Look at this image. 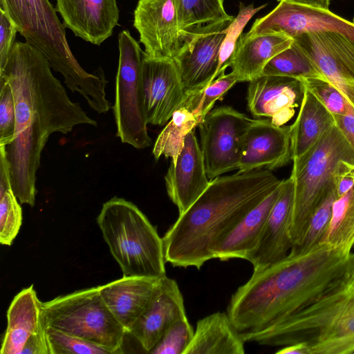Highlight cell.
<instances>
[{"instance_id":"cell-1","label":"cell","mask_w":354,"mask_h":354,"mask_svg":"<svg viewBox=\"0 0 354 354\" xmlns=\"http://www.w3.org/2000/svg\"><path fill=\"white\" fill-rule=\"evenodd\" d=\"M46 58L26 42L15 41L0 78L9 84L15 101V133L6 146L11 183L21 204H35L36 173L50 136L66 134L80 124L97 127L80 103L69 98Z\"/></svg>"},{"instance_id":"cell-2","label":"cell","mask_w":354,"mask_h":354,"mask_svg":"<svg viewBox=\"0 0 354 354\" xmlns=\"http://www.w3.org/2000/svg\"><path fill=\"white\" fill-rule=\"evenodd\" d=\"M354 254L321 243L254 272L232 295L227 313L240 333L262 330L348 283Z\"/></svg>"},{"instance_id":"cell-3","label":"cell","mask_w":354,"mask_h":354,"mask_svg":"<svg viewBox=\"0 0 354 354\" xmlns=\"http://www.w3.org/2000/svg\"><path fill=\"white\" fill-rule=\"evenodd\" d=\"M281 182L266 169L211 180L162 237L166 262L200 269L214 259L216 245Z\"/></svg>"},{"instance_id":"cell-4","label":"cell","mask_w":354,"mask_h":354,"mask_svg":"<svg viewBox=\"0 0 354 354\" xmlns=\"http://www.w3.org/2000/svg\"><path fill=\"white\" fill-rule=\"evenodd\" d=\"M241 335L245 342L270 346L304 342L310 354L354 353V286L346 283L262 330Z\"/></svg>"},{"instance_id":"cell-5","label":"cell","mask_w":354,"mask_h":354,"mask_svg":"<svg viewBox=\"0 0 354 354\" xmlns=\"http://www.w3.org/2000/svg\"><path fill=\"white\" fill-rule=\"evenodd\" d=\"M26 42L46 58L50 67L62 75L73 93H80L97 113H105L111 104L106 99L108 81L100 66L88 73L73 56L66 40L64 26L48 0H0Z\"/></svg>"},{"instance_id":"cell-6","label":"cell","mask_w":354,"mask_h":354,"mask_svg":"<svg viewBox=\"0 0 354 354\" xmlns=\"http://www.w3.org/2000/svg\"><path fill=\"white\" fill-rule=\"evenodd\" d=\"M97 223L124 276L166 275L162 238L134 203L111 198L103 204Z\"/></svg>"},{"instance_id":"cell-7","label":"cell","mask_w":354,"mask_h":354,"mask_svg":"<svg viewBox=\"0 0 354 354\" xmlns=\"http://www.w3.org/2000/svg\"><path fill=\"white\" fill-rule=\"evenodd\" d=\"M342 160L354 163V150L335 123L308 151L292 160V248L299 245L310 216L333 184V172Z\"/></svg>"},{"instance_id":"cell-8","label":"cell","mask_w":354,"mask_h":354,"mask_svg":"<svg viewBox=\"0 0 354 354\" xmlns=\"http://www.w3.org/2000/svg\"><path fill=\"white\" fill-rule=\"evenodd\" d=\"M42 315L45 327L82 338L113 354L122 353L127 332L106 306L98 286L42 302Z\"/></svg>"},{"instance_id":"cell-9","label":"cell","mask_w":354,"mask_h":354,"mask_svg":"<svg viewBox=\"0 0 354 354\" xmlns=\"http://www.w3.org/2000/svg\"><path fill=\"white\" fill-rule=\"evenodd\" d=\"M119 62L112 106L116 136L124 144L142 149L151 145L147 131L142 80L143 53L128 30L118 35Z\"/></svg>"},{"instance_id":"cell-10","label":"cell","mask_w":354,"mask_h":354,"mask_svg":"<svg viewBox=\"0 0 354 354\" xmlns=\"http://www.w3.org/2000/svg\"><path fill=\"white\" fill-rule=\"evenodd\" d=\"M252 119L230 106L212 109L199 123L201 149L211 180L239 167L244 136Z\"/></svg>"},{"instance_id":"cell-11","label":"cell","mask_w":354,"mask_h":354,"mask_svg":"<svg viewBox=\"0 0 354 354\" xmlns=\"http://www.w3.org/2000/svg\"><path fill=\"white\" fill-rule=\"evenodd\" d=\"M294 42L354 109V30L313 31L297 37Z\"/></svg>"},{"instance_id":"cell-12","label":"cell","mask_w":354,"mask_h":354,"mask_svg":"<svg viewBox=\"0 0 354 354\" xmlns=\"http://www.w3.org/2000/svg\"><path fill=\"white\" fill-rule=\"evenodd\" d=\"M233 20L182 30L183 44L174 60L186 95L204 88L214 81L221 47Z\"/></svg>"},{"instance_id":"cell-13","label":"cell","mask_w":354,"mask_h":354,"mask_svg":"<svg viewBox=\"0 0 354 354\" xmlns=\"http://www.w3.org/2000/svg\"><path fill=\"white\" fill-rule=\"evenodd\" d=\"M133 26L147 57L174 59L183 44L175 0H138Z\"/></svg>"},{"instance_id":"cell-14","label":"cell","mask_w":354,"mask_h":354,"mask_svg":"<svg viewBox=\"0 0 354 354\" xmlns=\"http://www.w3.org/2000/svg\"><path fill=\"white\" fill-rule=\"evenodd\" d=\"M7 321L1 354H49L42 302L33 285L13 298L7 311Z\"/></svg>"},{"instance_id":"cell-15","label":"cell","mask_w":354,"mask_h":354,"mask_svg":"<svg viewBox=\"0 0 354 354\" xmlns=\"http://www.w3.org/2000/svg\"><path fill=\"white\" fill-rule=\"evenodd\" d=\"M142 80L148 124L162 126L182 107L186 94L174 60L143 53Z\"/></svg>"},{"instance_id":"cell-16","label":"cell","mask_w":354,"mask_h":354,"mask_svg":"<svg viewBox=\"0 0 354 354\" xmlns=\"http://www.w3.org/2000/svg\"><path fill=\"white\" fill-rule=\"evenodd\" d=\"M324 30L353 31L354 24L329 10L282 1L270 13L257 19L246 35L281 32L294 39L304 33Z\"/></svg>"},{"instance_id":"cell-17","label":"cell","mask_w":354,"mask_h":354,"mask_svg":"<svg viewBox=\"0 0 354 354\" xmlns=\"http://www.w3.org/2000/svg\"><path fill=\"white\" fill-rule=\"evenodd\" d=\"M291 158L290 126H277L270 119H252L243 139L238 172L272 171Z\"/></svg>"},{"instance_id":"cell-18","label":"cell","mask_w":354,"mask_h":354,"mask_svg":"<svg viewBox=\"0 0 354 354\" xmlns=\"http://www.w3.org/2000/svg\"><path fill=\"white\" fill-rule=\"evenodd\" d=\"M294 181L290 176L283 179L281 192L274 203L260 239L246 260L258 272L277 263L290 253L292 243L290 237Z\"/></svg>"},{"instance_id":"cell-19","label":"cell","mask_w":354,"mask_h":354,"mask_svg":"<svg viewBox=\"0 0 354 354\" xmlns=\"http://www.w3.org/2000/svg\"><path fill=\"white\" fill-rule=\"evenodd\" d=\"M302 85L295 78L261 75L249 82L248 108L255 118H269L283 126L295 115L302 97Z\"/></svg>"},{"instance_id":"cell-20","label":"cell","mask_w":354,"mask_h":354,"mask_svg":"<svg viewBox=\"0 0 354 354\" xmlns=\"http://www.w3.org/2000/svg\"><path fill=\"white\" fill-rule=\"evenodd\" d=\"M167 195L183 214L205 192L209 179L203 156L194 130L185 138L176 162H171L165 176Z\"/></svg>"},{"instance_id":"cell-21","label":"cell","mask_w":354,"mask_h":354,"mask_svg":"<svg viewBox=\"0 0 354 354\" xmlns=\"http://www.w3.org/2000/svg\"><path fill=\"white\" fill-rule=\"evenodd\" d=\"M63 25L76 37L100 46L112 35L119 20L116 0H56Z\"/></svg>"},{"instance_id":"cell-22","label":"cell","mask_w":354,"mask_h":354,"mask_svg":"<svg viewBox=\"0 0 354 354\" xmlns=\"http://www.w3.org/2000/svg\"><path fill=\"white\" fill-rule=\"evenodd\" d=\"M185 317L184 300L178 285L165 275L157 293L128 334L149 353L169 326Z\"/></svg>"},{"instance_id":"cell-23","label":"cell","mask_w":354,"mask_h":354,"mask_svg":"<svg viewBox=\"0 0 354 354\" xmlns=\"http://www.w3.org/2000/svg\"><path fill=\"white\" fill-rule=\"evenodd\" d=\"M162 279L123 275L119 279L98 286L106 306L127 333L151 303Z\"/></svg>"},{"instance_id":"cell-24","label":"cell","mask_w":354,"mask_h":354,"mask_svg":"<svg viewBox=\"0 0 354 354\" xmlns=\"http://www.w3.org/2000/svg\"><path fill=\"white\" fill-rule=\"evenodd\" d=\"M293 41L292 38L281 32L241 35L230 65L238 82H249L261 75L267 63Z\"/></svg>"},{"instance_id":"cell-25","label":"cell","mask_w":354,"mask_h":354,"mask_svg":"<svg viewBox=\"0 0 354 354\" xmlns=\"http://www.w3.org/2000/svg\"><path fill=\"white\" fill-rule=\"evenodd\" d=\"M281 184L263 201L250 210L216 245L214 259L221 261L239 258L246 260L255 248L270 211L281 192Z\"/></svg>"},{"instance_id":"cell-26","label":"cell","mask_w":354,"mask_h":354,"mask_svg":"<svg viewBox=\"0 0 354 354\" xmlns=\"http://www.w3.org/2000/svg\"><path fill=\"white\" fill-rule=\"evenodd\" d=\"M245 343L228 314L216 312L198 321L184 354H244Z\"/></svg>"},{"instance_id":"cell-27","label":"cell","mask_w":354,"mask_h":354,"mask_svg":"<svg viewBox=\"0 0 354 354\" xmlns=\"http://www.w3.org/2000/svg\"><path fill=\"white\" fill-rule=\"evenodd\" d=\"M302 93L298 114L290 125L292 160L308 151L335 123L333 115L303 86Z\"/></svg>"},{"instance_id":"cell-28","label":"cell","mask_w":354,"mask_h":354,"mask_svg":"<svg viewBox=\"0 0 354 354\" xmlns=\"http://www.w3.org/2000/svg\"><path fill=\"white\" fill-rule=\"evenodd\" d=\"M12 189L5 145H0V243L11 245L22 224V209Z\"/></svg>"},{"instance_id":"cell-29","label":"cell","mask_w":354,"mask_h":354,"mask_svg":"<svg viewBox=\"0 0 354 354\" xmlns=\"http://www.w3.org/2000/svg\"><path fill=\"white\" fill-rule=\"evenodd\" d=\"M322 243L345 253L351 252L354 245V185L334 201L330 224Z\"/></svg>"},{"instance_id":"cell-30","label":"cell","mask_w":354,"mask_h":354,"mask_svg":"<svg viewBox=\"0 0 354 354\" xmlns=\"http://www.w3.org/2000/svg\"><path fill=\"white\" fill-rule=\"evenodd\" d=\"M198 126L194 115L187 109L180 107L176 110L156 140L152 151L155 159L164 156L176 162L186 136Z\"/></svg>"},{"instance_id":"cell-31","label":"cell","mask_w":354,"mask_h":354,"mask_svg":"<svg viewBox=\"0 0 354 354\" xmlns=\"http://www.w3.org/2000/svg\"><path fill=\"white\" fill-rule=\"evenodd\" d=\"M175 3L181 30L234 19L225 12L223 0H175Z\"/></svg>"},{"instance_id":"cell-32","label":"cell","mask_w":354,"mask_h":354,"mask_svg":"<svg viewBox=\"0 0 354 354\" xmlns=\"http://www.w3.org/2000/svg\"><path fill=\"white\" fill-rule=\"evenodd\" d=\"M261 75L297 80L306 77L324 78L294 41L289 48L277 54L267 63Z\"/></svg>"},{"instance_id":"cell-33","label":"cell","mask_w":354,"mask_h":354,"mask_svg":"<svg viewBox=\"0 0 354 354\" xmlns=\"http://www.w3.org/2000/svg\"><path fill=\"white\" fill-rule=\"evenodd\" d=\"M237 82L232 72L223 74L204 88L187 94L182 107L190 111L199 124L212 110L215 102Z\"/></svg>"},{"instance_id":"cell-34","label":"cell","mask_w":354,"mask_h":354,"mask_svg":"<svg viewBox=\"0 0 354 354\" xmlns=\"http://www.w3.org/2000/svg\"><path fill=\"white\" fill-rule=\"evenodd\" d=\"M337 198L334 184L310 216L301 241L290 252L304 253L320 244L328 228L334 201Z\"/></svg>"},{"instance_id":"cell-35","label":"cell","mask_w":354,"mask_h":354,"mask_svg":"<svg viewBox=\"0 0 354 354\" xmlns=\"http://www.w3.org/2000/svg\"><path fill=\"white\" fill-rule=\"evenodd\" d=\"M265 6L266 4L254 8L253 4L245 6L242 3H240L239 14L227 28L226 35L221 47L218 65L214 80L225 74L226 68L231 65L236 43L245 26L257 12Z\"/></svg>"},{"instance_id":"cell-36","label":"cell","mask_w":354,"mask_h":354,"mask_svg":"<svg viewBox=\"0 0 354 354\" xmlns=\"http://www.w3.org/2000/svg\"><path fill=\"white\" fill-rule=\"evenodd\" d=\"M333 115L354 113V109L333 84L324 78L306 77L299 80Z\"/></svg>"},{"instance_id":"cell-37","label":"cell","mask_w":354,"mask_h":354,"mask_svg":"<svg viewBox=\"0 0 354 354\" xmlns=\"http://www.w3.org/2000/svg\"><path fill=\"white\" fill-rule=\"evenodd\" d=\"M49 354H113L109 350L51 327H45Z\"/></svg>"},{"instance_id":"cell-38","label":"cell","mask_w":354,"mask_h":354,"mask_svg":"<svg viewBox=\"0 0 354 354\" xmlns=\"http://www.w3.org/2000/svg\"><path fill=\"white\" fill-rule=\"evenodd\" d=\"M194 329L187 317L174 322L150 351V354H184L190 344Z\"/></svg>"},{"instance_id":"cell-39","label":"cell","mask_w":354,"mask_h":354,"mask_svg":"<svg viewBox=\"0 0 354 354\" xmlns=\"http://www.w3.org/2000/svg\"><path fill=\"white\" fill-rule=\"evenodd\" d=\"M15 133V106L9 84L0 78V145L10 144Z\"/></svg>"},{"instance_id":"cell-40","label":"cell","mask_w":354,"mask_h":354,"mask_svg":"<svg viewBox=\"0 0 354 354\" xmlns=\"http://www.w3.org/2000/svg\"><path fill=\"white\" fill-rule=\"evenodd\" d=\"M17 32L15 24L0 8V69L5 66L12 51Z\"/></svg>"},{"instance_id":"cell-41","label":"cell","mask_w":354,"mask_h":354,"mask_svg":"<svg viewBox=\"0 0 354 354\" xmlns=\"http://www.w3.org/2000/svg\"><path fill=\"white\" fill-rule=\"evenodd\" d=\"M332 180L339 198L354 185V163L345 160H340L335 169Z\"/></svg>"},{"instance_id":"cell-42","label":"cell","mask_w":354,"mask_h":354,"mask_svg":"<svg viewBox=\"0 0 354 354\" xmlns=\"http://www.w3.org/2000/svg\"><path fill=\"white\" fill-rule=\"evenodd\" d=\"M335 124L340 129L354 150V113L333 115Z\"/></svg>"},{"instance_id":"cell-43","label":"cell","mask_w":354,"mask_h":354,"mask_svg":"<svg viewBox=\"0 0 354 354\" xmlns=\"http://www.w3.org/2000/svg\"><path fill=\"white\" fill-rule=\"evenodd\" d=\"M277 354H310L307 344L298 342L284 346L276 352Z\"/></svg>"},{"instance_id":"cell-44","label":"cell","mask_w":354,"mask_h":354,"mask_svg":"<svg viewBox=\"0 0 354 354\" xmlns=\"http://www.w3.org/2000/svg\"><path fill=\"white\" fill-rule=\"evenodd\" d=\"M278 1H286L292 3L310 6L323 10H328L330 0H277Z\"/></svg>"},{"instance_id":"cell-45","label":"cell","mask_w":354,"mask_h":354,"mask_svg":"<svg viewBox=\"0 0 354 354\" xmlns=\"http://www.w3.org/2000/svg\"><path fill=\"white\" fill-rule=\"evenodd\" d=\"M348 284L354 286V270H353V274L349 279Z\"/></svg>"},{"instance_id":"cell-46","label":"cell","mask_w":354,"mask_h":354,"mask_svg":"<svg viewBox=\"0 0 354 354\" xmlns=\"http://www.w3.org/2000/svg\"><path fill=\"white\" fill-rule=\"evenodd\" d=\"M352 23H353V24H354V18H353V22H352Z\"/></svg>"},{"instance_id":"cell-47","label":"cell","mask_w":354,"mask_h":354,"mask_svg":"<svg viewBox=\"0 0 354 354\" xmlns=\"http://www.w3.org/2000/svg\"><path fill=\"white\" fill-rule=\"evenodd\" d=\"M353 247H354V245H353Z\"/></svg>"}]
</instances>
